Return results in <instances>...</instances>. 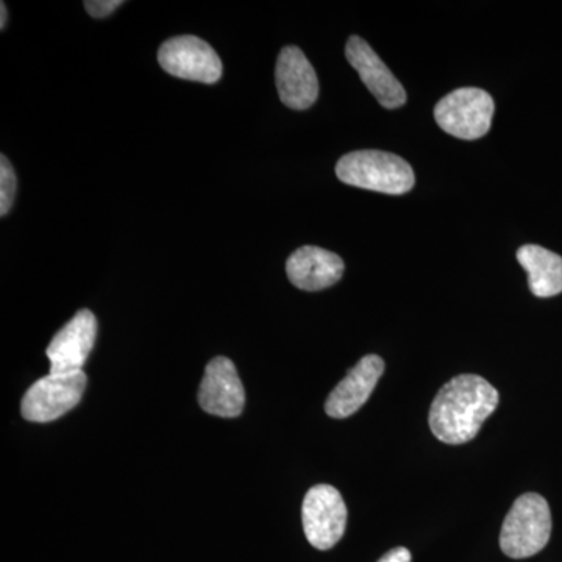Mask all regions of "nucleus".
<instances>
[{
    "label": "nucleus",
    "mask_w": 562,
    "mask_h": 562,
    "mask_svg": "<svg viewBox=\"0 0 562 562\" xmlns=\"http://www.w3.org/2000/svg\"><path fill=\"white\" fill-rule=\"evenodd\" d=\"M199 403L203 412L225 419H233L243 413L246 391L235 362L225 357L210 361L199 390Z\"/></svg>",
    "instance_id": "8"
},
{
    "label": "nucleus",
    "mask_w": 562,
    "mask_h": 562,
    "mask_svg": "<svg viewBox=\"0 0 562 562\" xmlns=\"http://www.w3.org/2000/svg\"><path fill=\"white\" fill-rule=\"evenodd\" d=\"M346 57L384 109L394 110L405 105V88L395 79L394 74L384 65L368 41L360 36H350L347 41Z\"/></svg>",
    "instance_id": "10"
},
{
    "label": "nucleus",
    "mask_w": 562,
    "mask_h": 562,
    "mask_svg": "<svg viewBox=\"0 0 562 562\" xmlns=\"http://www.w3.org/2000/svg\"><path fill=\"white\" fill-rule=\"evenodd\" d=\"M517 261L528 273V286L536 297L547 299L562 292V258L536 244L517 250Z\"/></svg>",
    "instance_id": "14"
},
{
    "label": "nucleus",
    "mask_w": 562,
    "mask_h": 562,
    "mask_svg": "<svg viewBox=\"0 0 562 562\" xmlns=\"http://www.w3.org/2000/svg\"><path fill=\"white\" fill-rule=\"evenodd\" d=\"M85 372L49 373L33 383L21 403L24 419L46 424L79 405L87 387Z\"/></svg>",
    "instance_id": "5"
},
{
    "label": "nucleus",
    "mask_w": 562,
    "mask_h": 562,
    "mask_svg": "<svg viewBox=\"0 0 562 562\" xmlns=\"http://www.w3.org/2000/svg\"><path fill=\"white\" fill-rule=\"evenodd\" d=\"M98 336V319L90 310H80L52 339L46 355L50 373L81 372Z\"/></svg>",
    "instance_id": "9"
},
{
    "label": "nucleus",
    "mask_w": 562,
    "mask_h": 562,
    "mask_svg": "<svg viewBox=\"0 0 562 562\" xmlns=\"http://www.w3.org/2000/svg\"><path fill=\"white\" fill-rule=\"evenodd\" d=\"M158 61L166 72L183 80L213 85L222 77L220 55L198 36H176L166 41L158 50Z\"/></svg>",
    "instance_id": "7"
},
{
    "label": "nucleus",
    "mask_w": 562,
    "mask_h": 562,
    "mask_svg": "<svg viewBox=\"0 0 562 562\" xmlns=\"http://www.w3.org/2000/svg\"><path fill=\"white\" fill-rule=\"evenodd\" d=\"M552 535V513L542 495L528 492L514 502L501 531V549L513 560L535 557Z\"/></svg>",
    "instance_id": "3"
},
{
    "label": "nucleus",
    "mask_w": 562,
    "mask_h": 562,
    "mask_svg": "<svg viewBox=\"0 0 562 562\" xmlns=\"http://www.w3.org/2000/svg\"><path fill=\"white\" fill-rule=\"evenodd\" d=\"M122 3L124 2H121V0H87L83 5L91 16L102 20V18L110 16L114 10L120 9Z\"/></svg>",
    "instance_id": "16"
},
{
    "label": "nucleus",
    "mask_w": 562,
    "mask_h": 562,
    "mask_svg": "<svg viewBox=\"0 0 562 562\" xmlns=\"http://www.w3.org/2000/svg\"><path fill=\"white\" fill-rule=\"evenodd\" d=\"M18 179L13 166L5 155L0 158V214L5 216L11 210L16 195Z\"/></svg>",
    "instance_id": "15"
},
{
    "label": "nucleus",
    "mask_w": 562,
    "mask_h": 562,
    "mask_svg": "<svg viewBox=\"0 0 562 562\" xmlns=\"http://www.w3.org/2000/svg\"><path fill=\"white\" fill-rule=\"evenodd\" d=\"M379 562H412V553L405 547H397L380 558Z\"/></svg>",
    "instance_id": "17"
},
{
    "label": "nucleus",
    "mask_w": 562,
    "mask_h": 562,
    "mask_svg": "<svg viewBox=\"0 0 562 562\" xmlns=\"http://www.w3.org/2000/svg\"><path fill=\"white\" fill-rule=\"evenodd\" d=\"M336 176L350 187L401 195L412 191L414 172L398 155L382 150H357L344 155L336 165Z\"/></svg>",
    "instance_id": "2"
},
{
    "label": "nucleus",
    "mask_w": 562,
    "mask_h": 562,
    "mask_svg": "<svg viewBox=\"0 0 562 562\" xmlns=\"http://www.w3.org/2000/svg\"><path fill=\"white\" fill-rule=\"evenodd\" d=\"M344 261L339 255L316 246H303L286 261L288 279L303 291H322L338 283L344 276Z\"/></svg>",
    "instance_id": "13"
},
{
    "label": "nucleus",
    "mask_w": 562,
    "mask_h": 562,
    "mask_svg": "<svg viewBox=\"0 0 562 562\" xmlns=\"http://www.w3.org/2000/svg\"><path fill=\"white\" fill-rule=\"evenodd\" d=\"M383 373L382 358L379 355H366L328 395L325 413L333 419H346L351 414L360 412L361 406L371 397Z\"/></svg>",
    "instance_id": "12"
},
{
    "label": "nucleus",
    "mask_w": 562,
    "mask_h": 562,
    "mask_svg": "<svg viewBox=\"0 0 562 562\" xmlns=\"http://www.w3.org/2000/svg\"><path fill=\"white\" fill-rule=\"evenodd\" d=\"M495 103L480 88H460L447 94L435 109L436 122L443 132L460 139L483 138L490 132Z\"/></svg>",
    "instance_id": "4"
},
{
    "label": "nucleus",
    "mask_w": 562,
    "mask_h": 562,
    "mask_svg": "<svg viewBox=\"0 0 562 562\" xmlns=\"http://www.w3.org/2000/svg\"><path fill=\"white\" fill-rule=\"evenodd\" d=\"M306 539L314 549L330 550L344 536L347 508L342 495L330 484H317L306 492L302 506Z\"/></svg>",
    "instance_id": "6"
},
{
    "label": "nucleus",
    "mask_w": 562,
    "mask_h": 562,
    "mask_svg": "<svg viewBox=\"0 0 562 562\" xmlns=\"http://www.w3.org/2000/svg\"><path fill=\"white\" fill-rule=\"evenodd\" d=\"M0 11H2V20H0V29H5V25H7V16H9V14H7V5H5V2H2L0 3Z\"/></svg>",
    "instance_id": "18"
},
{
    "label": "nucleus",
    "mask_w": 562,
    "mask_h": 562,
    "mask_svg": "<svg viewBox=\"0 0 562 562\" xmlns=\"http://www.w3.org/2000/svg\"><path fill=\"white\" fill-rule=\"evenodd\" d=\"M498 406V391L483 376L462 373L443 384L431 403L432 435L449 446L472 441Z\"/></svg>",
    "instance_id": "1"
},
{
    "label": "nucleus",
    "mask_w": 562,
    "mask_h": 562,
    "mask_svg": "<svg viewBox=\"0 0 562 562\" xmlns=\"http://www.w3.org/2000/svg\"><path fill=\"white\" fill-rule=\"evenodd\" d=\"M276 83L280 101L292 110H308L319 95V80L299 47L288 46L277 60Z\"/></svg>",
    "instance_id": "11"
}]
</instances>
